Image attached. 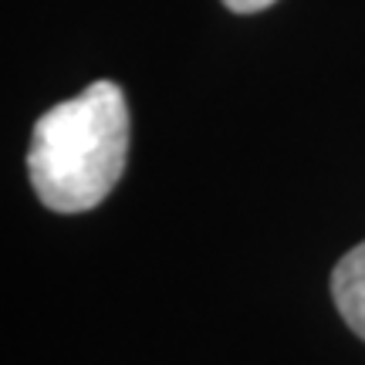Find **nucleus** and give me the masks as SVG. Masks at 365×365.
Returning <instances> with one entry per match:
<instances>
[{
    "mask_svg": "<svg viewBox=\"0 0 365 365\" xmlns=\"http://www.w3.org/2000/svg\"><path fill=\"white\" fill-rule=\"evenodd\" d=\"M129 156V105L115 81H91L34 122L27 176L54 213L95 210L115 190Z\"/></svg>",
    "mask_w": 365,
    "mask_h": 365,
    "instance_id": "f257e3e1",
    "label": "nucleus"
},
{
    "mask_svg": "<svg viewBox=\"0 0 365 365\" xmlns=\"http://www.w3.org/2000/svg\"><path fill=\"white\" fill-rule=\"evenodd\" d=\"M331 301L345 325L365 341V240L355 244L331 271Z\"/></svg>",
    "mask_w": 365,
    "mask_h": 365,
    "instance_id": "f03ea898",
    "label": "nucleus"
},
{
    "mask_svg": "<svg viewBox=\"0 0 365 365\" xmlns=\"http://www.w3.org/2000/svg\"><path fill=\"white\" fill-rule=\"evenodd\" d=\"M271 4H277V0H223V7L234 14H257V11H267Z\"/></svg>",
    "mask_w": 365,
    "mask_h": 365,
    "instance_id": "7ed1b4c3",
    "label": "nucleus"
}]
</instances>
